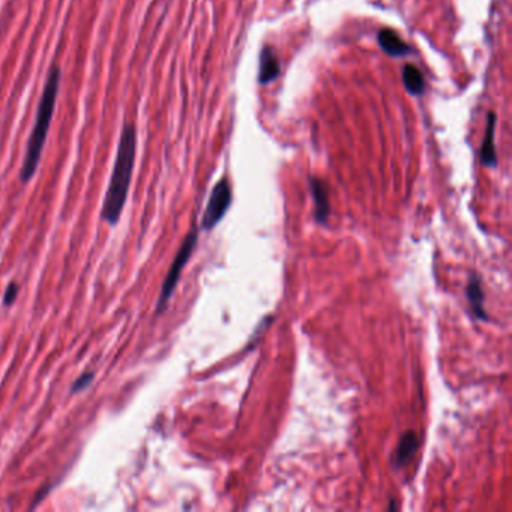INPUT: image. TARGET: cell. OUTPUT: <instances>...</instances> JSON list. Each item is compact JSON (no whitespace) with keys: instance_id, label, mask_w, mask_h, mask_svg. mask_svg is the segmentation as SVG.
I'll return each instance as SVG.
<instances>
[{"instance_id":"4","label":"cell","mask_w":512,"mask_h":512,"mask_svg":"<svg viewBox=\"0 0 512 512\" xmlns=\"http://www.w3.org/2000/svg\"><path fill=\"white\" fill-rule=\"evenodd\" d=\"M232 205V188L226 178L221 179L209 197L208 206L202 218V229L212 230L223 220Z\"/></svg>"},{"instance_id":"12","label":"cell","mask_w":512,"mask_h":512,"mask_svg":"<svg viewBox=\"0 0 512 512\" xmlns=\"http://www.w3.org/2000/svg\"><path fill=\"white\" fill-rule=\"evenodd\" d=\"M94 379V371H86V373H83L82 376H80L79 379L74 382V385L71 386V394H79V392H82L83 389L88 388Z\"/></svg>"},{"instance_id":"1","label":"cell","mask_w":512,"mask_h":512,"mask_svg":"<svg viewBox=\"0 0 512 512\" xmlns=\"http://www.w3.org/2000/svg\"><path fill=\"white\" fill-rule=\"evenodd\" d=\"M137 145H139L137 125H125L119 137L118 152H116L109 188L104 197L103 209H101V220L112 227L119 223L127 205L134 166H136Z\"/></svg>"},{"instance_id":"13","label":"cell","mask_w":512,"mask_h":512,"mask_svg":"<svg viewBox=\"0 0 512 512\" xmlns=\"http://www.w3.org/2000/svg\"><path fill=\"white\" fill-rule=\"evenodd\" d=\"M20 293V286L17 283L8 284L7 290H5L4 295V305L5 307H11L14 302L17 301V296Z\"/></svg>"},{"instance_id":"5","label":"cell","mask_w":512,"mask_h":512,"mask_svg":"<svg viewBox=\"0 0 512 512\" xmlns=\"http://www.w3.org/2000/svg\"><path fill=\"white\" fill-rule=\"evenodd\" d=\"M281 65L277 52L266 46L260 53L259 83L262 86L275 82L280 76Z\"/></svg>"},{"instance_id":"7","label":"cell","mask_w":512,"mask_h":512,"mask_svg":"<svg viewBox=\"0 0 512 512\" xmlns=\"http://www.w3.org/2000/svg\"><path fill=\"white\" fill-rule=\"evenodd\" d=\"M377 41H379V46L382 47L383 52L392 56V58H401V56L410 53V47L392 29H380L379 34H377Z\"/></svg>"},{"instance_id":"9","label":"cell","mask_w":512,"mask_h":512,"mask_svg":"<svg viewBox=\"0 0 512 512\" xmlns=\"http://www.w3.org/2000/svg\"><path fill=\"white\" fill-rule=\"evenodd\" d=\"M496 113H488L487 127H485V136L482 140L481 161L485 167L497 166L496 148H494V128H496Z\"/></svg>"},{"instance_id":"2","label":"cell","mask_w":512,"mask_h":512,"mask_svg":"<svg viewBox=\"0 0 512 512\" xmlns=\"http://www.w3.org/2000/svg\"><path fill=\"white\" fill-rule=\"evenodd\" d=\"M61 82L62 70L55 65L47 74L46 85H44L43 94L38 103L34 128H32L31 136L26 143L25 158H23L22 169H20L22 184H29L40 166L49 130L52 127L53 116H55Z\"/></svg>"},{"instance_id":"10","label":"cell","mask_w":512,"mask_h":512,"mask_svg":"<svg viewBox=\"0 0 512 512\" xmlns=\"http://www.w3.org/2000/svg\"><path fill=\"white\" fill-rule=\"evenodd\" d=\"M418 445L419 439L415 431H406V433L401 436L400 443H398L397 446V452H395V464H397V467L404 466V464L415 455Z\"/></svg>"},{"instance_id":"8","label":"cell","mask_w":512,"mask_h":512,"mask_svg":"<svg viewBox=\"0 0 512 512\" xmlns=\"http://www.w3.org/2000/svg\"><path fill=\"white\" fill-rule=\"evenodd\" d=\"M467 301H469L470 311L476 320H487L488 314L484 310V290L478 275L473 274L470 277L469 284L466 287Z\"/></svg>"},{"instance_id":"3","label":"cell","mask_w":512,"mask_h":512,"mask_svg":"<svg viewBox=\"0 0 512 512\" xmlns=\"http://www.w3.org/2000/svg\"><path fill=\"white\" fill-rule=\"evenodd\" d=\"M197 241H199V229H197V226H193V229L185 238L184 244L179 248L169 272H167V277L164 280L163 287H161L160 298H158L157 302V316H160V314L167 310V305H169L170 299H172L173 293H175L182 271L187 266L191 254L194 253Z\"/></svg>"},{"instance_id":"11","label":"cell","mask_w":512,"mask_h":512,"mask_svg":"<svg viewBox=\"0 0 512 512\" xmlns=\"http://www.w3.org/2000/svg\"><path fill=\"white\" fill-rule=\"evenodd\" d=\"M403 83L404 88L407 89L410 95L413 97H421L425 92V80L422 76L421 71L413 65H406L403 68Z\"/></svg>"},{"instance_id":"6","label":"cell","mask_w":512,"mask_h":512,"mask_svg":"<svg viewBox=\"0 0 512 512\" xmlns=\"http://www.w3.org/2000/svg\"><path fill=\"white\" fill-rule=\"evenodd\" d=\"M310 188L313 193L314 205H316L317 223L325 224L331 214L328 185L322 179L310 178Z\"/></svg>"},{"instance_id":"14","label":"cell","mask_w":512,"mask_h":512,"mask_svg":"<svg viewBox=\"0 0 512 512\" xmlns=\"http://www.w3.org/2000/svg\"><path fill=\"white\" fill-rule=\"evenodd\" d=\"M389 509H397V506H395L394 500H391V505H389Z\"/></svg>"}]
</instances>
